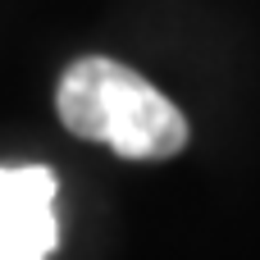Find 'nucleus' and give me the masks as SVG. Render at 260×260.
<instances>
[{"mask_svg":"<svg viewBox=\"0 0 260 260\" xmlns=\"http://www.w3.org/2000/svg\"><path fill=\"white\" fill-rule=\"evenodd\" d=\"M55 110L82 142H101L123 160H169L187 146V119L137 69L87 55L64 69Z\"/></svg>","mask_w":260,"mask_h":260,"instance_id":"obj_1","label":"nucleus"},{"mask_svg":"<svg viewBox=\"0 0 260 260\" xmlns=\"http://www.w3.org/2000/svg\"><path fill=\"white\" fill-rule=\"evenodd\" d=\"M55 187L59 178L46 165H0V260H50L59 242Z\"/></svg>","mask_w":260,"mask_h":260,"instance_id":"obj_2","label":"nucleus"}]
</instances>
